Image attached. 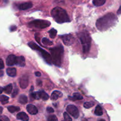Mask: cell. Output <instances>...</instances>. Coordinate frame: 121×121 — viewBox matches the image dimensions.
<instances>
[{"label":"cell","mask_w":121,"mask_h":121,"mask_svg":"<svg viewBox=\"0 0 121 121\" xmlns=\"http://www.w3.org/2000/svg\"><path fill=\"white\" fill-rule=\"evenodd\" d=\"M9 98L5 95H0V102L2 104H6L8 102Z\"/></svg>","instance_id":"cell-24"},{"label":"cell","mask_w":121,"mask_h":121,"mask_svg":"<svg viewBox=\"0 0 121 121\" xmlns=\"http://www.w3.org/2000/svg\"><path fill=\"white\" fill-rule=\"evenodd\" d=\"M82 121H88V120H87V119H86V118H84V119H82Z\"/></svg>","instance_id":"cell-40"},{"label":"cell","mask_w":121,"mask_h":121,"mask_svg":"<svg viewBox=\"0 0 121 121\" xmlns=\"http://www.w3.org/2000/svg\"><path fill=\"white\" fill-rule=\"evenodd\" d=\"M60 37L63 43L66 46H70L74 42V37L72 34H65L61 35Z\"/></svg>","instance_id":"cell-8"},{"label":"cell","mask_w":121,"mask_h":121,"mask_svg":"<svg viewBox=\"0 0 121 121\" xmlns=\"http://www.w3.org/2000/svg\"><path fill=\"white\" fill-rule=\"evenodd\" d=\"M33 89H34V87H33V86H32V87H31L30 91H33Z\"/></svg>","instance_id":"cell-41"},{"label":"cell","mask_w":121,"mask_h":121,"mask_svg":"<svg viewBox=\"0 0 121 121\" xmlns=\"http://www.w3.org/2000/svg\"><path fill=\"white\" fill-rule=\"evenodd\" d=\"M57 32V31L56 30H55L54 28H52V29L49 31L50 37L51 38H52V39H54V38L56 36Z\"/></svg>","instance_id":"cell-27"},{"label":"cell","mask_w":121,"mask_h":121,"mask_svg":"<svg viewBox=\"0 0 121 121\" xmlns=\"http://www.w3.org/2000/svg\"><path fill=\"white\" fill-rule=\"evenodd\" d=\"M35 76H37V77H40L41 76V73H40V72H35Z\"/></svg>","instance_id":"cell-35"},{"label":"cell","mask_w":121,"mask_h":121,"mask_svg":"<svg viewBox=\"0 0 121 121\" xmlns=\"http://www.w3.org/2000/svg\"><path fill=\"white\" fill-rule=\"evenodd\" d=\"M47 121H58V119L56 116L53 115H50L48 117Z\"/></svg>","instance_id":"cell-29"},{"label":"cell","mask_w":121,"mask_h":121,"mask_svg":"<svg viewBox=\"0 0 121 121\" xmlns=\"http://www.w3.org/2000/svg\"><path fill=\"white\" fill-rule=\"evenodd\" d=\"M42 43L46 46H52L53 45V43L50 40H48L47 38H43L42 39Z\"/></svg>","instance_id":"cell-25"},{"label":"cell","mask_w":121,"mask_h":121,"mask_svg":"<svg viewBox=\"0 0 121 121\" xmlns=\"http://www.w3.org/2000/svg\"><path fill=\"white\" fill-rule=\"evenodd\" d=\"M63 117H64V120L65 121H72V119L70 118L68 113L67 112H65L63 113Z\"/></svg>","instance_id":"cell-28"},{"label":"cell","mask_w":121,"mask_h":121,"mask_svg":"<svg viewBox=\"0 0 121 121\" xmlns=\"http://www.w3.org/2000/svg\"><path fill=\"white\" fill-rule=\"evenodd\" d=\"M52 63L56 66L60 67L62 63L64 49L62 46H58L50 49Z\"/></svg>","instance_id":"cell-3"},{"label":"cell","mask_w":121,"mask_h":121,"mask_svg":"<svg viewBox=\"0 0 121 121\" xmlns=\"http://www.w3.org/2000/svg\"><path fill=\"white\" fill-rule=\"evenodd\" d=\"M95 105V103L93 102H86L84 104L83 106L86 109L91 108L93 107Z\"/></svg>","instance_id":"cell-26"},{"label":"cell","mask_w":121,"mask_h":121,"mask_svg":"<svg viewBox=\"0 0 121 121\" xmlns=\"http://www.w3.org/2000/svg\"><path fill=\"white\" fill-rule=\"evenodd\" d=\"M18 88L16 87V88L14 90V91H13V94H12V98H14V97L16 96V95L18 94Z\"/></svg>","instance_id":"cell-32"},{"label":"cell","mask_w":121,"mask_h":121,"mask_svg":"<svg viewBox=\"0 0 121 121\" xmlns=\"http://www.w3.org/2000/svg\"><path fill=\"white\" fill-rule=\"evenodd\" d=\"M0 121H9V119L5 115L0 116Z\"/></svg>","instance_id":"cell-31"},{"label":"cell","mask_w":121,"mask_h":121,"mask_svg":"<svg viewBox=\"0 0 121 121\" xmlns=\"http://www.w3.org/2000/svg\"><path fill=\"white\" fill-rule=\"evenodd\" d=\"M120 11H121V7H119V9H118V14H120Z\"/></svg>","instance_id":"cell-39"},{"label":"cell","mask_w":121,"mask_h":121,"mask_svg":"<svg viewBox=\"0 0 121 121\" xmlns=\"http://www.w3.org/2000/svg\"><path fill=\"white\" fill-rule=\"evenodd\" d=\"M50 25L51 22L50 21L43 20H35L28 23V26L30 27H34V28H41V29L48 27Z\"/></svg>","instance_id":"cell-6"},{"label":"cell","mask_w":121,"mask_h":121,"mask_svg":"<svg viewBox=\"0 0 121 121\" xmlns=\"http://www.w3.org/2000/svg\"><path fill=\"white\" fill-rule=\"evenodd\" d=\"M4 67V64L2 59H0V70L2 69Z\"/></svg>","instance_id":"cell-34"},{"label":"cell","mask_w":121,"mask_h":121,"mask_svg":"<svg viewBox=\"0 0 121 121\" xmlns=\"http://www.w3.org/2000/svg\"><path fill=\"white\" fill-rule=\"evenodd\" d=\"M12 90H13V85H12V84H9L3 89V91L7 94H10L12 92Z\"/></svg>","instance_id":"cell-23"},{"label":"cell","mask_w":121,"mask_h":121,"mask_svg":"<svg viewBox=\"0 0 121 121\" xmlns=\"http://www.w3.org/2000/svg\"><path fill=\"white\" fill-rule=\"evenodd\" d=\"M7 73L9 76L15 77L17 74V70L15 68H8L7 69Z\"/></svg>","instance_id":"cell-18"},{"label":"cell","mask_w":121,"mask_h":121,"mask_svg":"<svg viewBox=\"0 0 121 121\" xmlns=\"http://www.w3.org/2000/svg\"><path fill=\"white\" fill-rule=\"evenodd\" d=\"M51 14L56 22L59 24H62L70 21L67 12L61 7H56L53 8L51 11Z\"/></svg>","instance_id":"cell-2"},{"label":"cell","mask_w":121,"mask_h":121,"mask_svg":"<svg viewBox=\"0 0 121 121\" xmlns=\"http://www.w3.org/2000/svg\"><path fill=\"white\" fill-rule=\"evenodd\" d=\"M106 2V0H93V4L96 7L103 5Z\"/></svg>","instance_id":"cell-22"},{"label":"cell","mask_w":121,"mask_h":121,"mask_svg":"<svg viewBox=\"0 0 121 121\" xmlns=\"http://www.w3.org/2000/svg\"><path fill=\"white\" fill-rule=\"evenodd\" d=\"M47 111L48 113H53V112H54V109H53V108H52L51 107H47Z\"/></svg>","instance_id":"cell-33"},{"label":"cell","mask_w":121,"mask_h":121,"mask_svg":"<svg viewBox=\"0 0 121 121\" xmlns=\"http://www.w3.org/2000/svg\"><path fill=\"white\" fill-rule=\"evenodd\" d=\"M63 96V93L61 92L58 91H55L52 93V95H51V99L53 100H57L59 98H61Z\"/></svg>","instance_id":"cell-15"},{"label":"cell","mask_w":121,"mask_h":121,"mask_svg":"<svg viewBox=\"0 0 121 121\" xmlns=\"http://www.w3.org/2000/svg\"><path fill=\"white\" fill-rule=\"evenodd\" d=\"M28 102V99H27V97L26 95H20V97L18 98V102L20 104H22V105H25Z\"/></svg>","instance_id":"cell-19"},{"label":"cell","mask_w":121,"mask_h":121,"mask_svg":"<svg viewBox=\"0 0 121 121\" xmlns=\"http://www.w3.org/2000/svg\"><path fill=\"white\" fill-rule=\"evenodd\" d=\"M28 46H30L31 48L34 50H37L38 52H40L41 54V56L43 57V59L46 60V62L49 65H52V60H51V56L50 54L47 52L46 51H45L44 50H43V48H41V47H39L38 45H37L36 44L34 43L33 42H30L28 43Z\"/></svg>","instance_id":"cell-5"},{"label":"cell","mask_w":121,"mask_h":121,"mask_svg":"<svg viewBox=\"0 0 121 121\" xmlns=\"http://www.w3.org/2000/svg\"><path fill=\"white\" fill-rule=\"evenodd\" d=\"M33 7V3L31 2H24V3L20 4L18 5V8L20 10H26L31 8Z\"/></svg>","instance_id":"cell-12"},{"label":"cell","mask_w":121,"mask_h":121,"mask_svg":"<svg viewBox=\"0 0 121 121\" xmlns=\"http://www.w3.org/2000/svg\"><path fill=\"white\" fill-rule=\"evenodd\" d=\"M4 75V72L2 70H0V77Z\"/></svg>","instance_id":"cell-36"},{"label":"cell","mask_w":121,"mask_h":121,"mask_svg":"<svg viewBox=\"0 0 121 121\" xmlns=\"http://www.w3.org/2000/svg\"><path fill=\"white\" fill-rule=\"evenodd\" d=\"M8 111H9L10 113H14L15 112H18L20 110V108L18 106H9L7 108Z\"/></svg>","instance_id":"cell-21"},{"label":"cell","mask_w":121,"mask_h":121,"mask_svg":"<svg viewBox=\"0 0 121 121\" xmlns=\"http://www.w3.org/2000/svg\"><path fill=\"white\" fill-rule=\"evenodd\" d=\"M69 99L71 100H73V101H75V100H82L83 99V96L80 94L78 93H73V96H69Z\"/></svg>","instance_id":"cell-17"},{"label":"cell","mask_w":121,"mask_h":121,"mask_svg":"<svg viewBox=\"0 0 121 121\" xmlns=\"http://www.w3.org/2000/svg\"><path fill=\"white\" fill-rule=\"evenodd\" d=\"M15 61H16V56L13 54H11L7 57V60H6V63H7V66H12L15 65Z\"/></svg>","instance_id":"cell-10"},{"label":"cell","mask_w":121,"mask_h":121,"mask_svg":"<svg viewBox=\"0 0 121 121\" xmlns=\"http://www.w3.org/2000/svg\"><path fill=\"white\" fill-rule=\"evenodd\" d=\"M98 121H106L105 120V119H100V120H99Z\"/></svg>","instance_id":"cell-42"},{"label":"cell","mask_w":121,"mask_h":121,"mask_svg":"<svg viewBox=\"0 0 121 121\" xmlns=\"http://www.w3.org/2000/svg\"><path fill=\"white\" fill-rule=\"evenodd\" d=\"M95 114L97 116H102L103 115V110L100 106L98 105L96 107L95 111Z\"/></svg>","instance_id":"cell-20"},{"label":"cell","mask_w":121,"mask_h":121,"mask_svg":"<svg viewBox=\"0 0 121 121\" xmlns=\"http://www.w3.org/2000/svg\"><path fill=\"white\" fill-rule=\"evenodd\" d=\"M39 99H41L43 100H47L49 99V96L44 91H39L37 92Z\"/></svg>","instance_id":"cell-16"},{"label":"cell","mask_w":121,"mask_h":121,"mask_svg":"<svg viewBox=\"0 0 121 121\" xmlns=\"http://www.w3.org/2000/svg\"><path fill=\"white\" fill-rule=\"evenodd\" d=\"M28 77L27 76H23L21 77L20 79V81H19V83H20V86L21 87V88L24 89L27 88V87L28 85Z\"/></svg>","instance_id":"cell-9"},{"label":"cell","mask_w":121,"mask_h":121,"mask_svg":"<svg viewBox=\"0 0 121 121\" xmlns=\"http://www.w3.org/2000/svg\"><path fill=\"white\" fill-rule=\"evenodd\" d=\"M66 111H67V112H68V113H69V114H70L72 117H74L76 119H77V118L79 117V111H78V108H77L74 105H68V106H67V108H66Z\"/></svg>","instance_id":"cell-7"},{"label":"cell","mask_w":121,"mask_h":121,"mask_svg":"<svg viewBox=\"0 0 121 121\" xmlns=\"http://www.w3.org/2000/svg\"><path fill=\"white\" fill-rule=\"evenodd\" d=\"M30 96L32 97V98H33V99H39V95H38L37 92H34V93H31Z\"/></svg>","instance_id":"cell-30"},{"label":"cell","mask_w":121,"mask_h":121,"mask_svg":"<svg viewBox=\"0 0 121 121\" xmlns=\"http://www.w3.org/2000/svg\"><path fill=\"white\" fill-rule=\"evenodd\" d=\"M2 111H3V108H2V107H1V106H0V115L2 113Z\"/></svg>","instance_id":"cell-37"},{"label":"cell","mask_w":121,"mask_h":121,"mask_svg":"<svg viewBox=\"0 0 121 121\" xmlns=\"http://www.w3.org/2000/svg\"><path fill=\"white\" fill-rule=\"evenodd\" d=\"M27 111L31 115H36L38 113V109L36 108V106H35L34 105H32V104H28L27 106Z\"/></svg>","instance_id":"cell-11"},{"label":"cell","mask_w":121,"mask_h":121,"mask_svg":"<svg viewBox=\"0 0 121 121\" xmlns=\"http://www.w3.org/2000/svg\"><path fill=\"white\" fill-rule=\"evenodd\" d=\"M79 39L82 46L83 53H89L91 47V37L87 31H83L79 34Z\"/></svg>","instance_id":"cell-4"},{"label":"cell","mask_w":121,"mask_h":121,"mask_svg":"<svg viewBox=\"0 0 121 121\" xmlns=\"http://www.w3.org/2000/svg\"><path fill=\"white\" fill-rule=\"evenodd\" d=\"M15 65L20 67H24L26 65V60L25 58L23 56L16 57V61H15Z\"/></svg>","instance_id":"cell-13"},{"label":"cell","mask_w":121,"mask_h":121,"mask_svg":"<svg viewBox=\"0 0 121 121\" xmlns=\"http://www.w3.org/2000/svg\"><path fill=\"white\" fill-rule=\"evenodd\" d=\"M2 92H3V89L2 87H0V94H1L2 93Z\"/></svg>","instance_id":"cell-38"},{"label":"cell","mask_w":121,"mask_h":121,"mask_svg":"<svg viewBox=\"0 0 121 121\" xmlns=\"http://www.w3.org/2000/svg\"><path fill=\"white\" fill-rule=\"evenodd\" d=\"M17 118L22 121H28L29 120L28 116L24 112H21L18 113L17 115Z\"/></svg>","instance_id":"cell-14"},{"label":"cell","mask_w":121,"mask_h":121,"mask_svg":"<svg viewBox=\"0 0 121 121\" xmlns=\"http://www.w3.org/2000/svg\"><path fill=\"white\" fill-rule=\"evenodd\" d=\"M117 20V18L114 14L108 13L98 19L96 21V26L99 30L104 31L115 25Z\"/></svg>","instance_id":"cell-1"}]
</instances>
